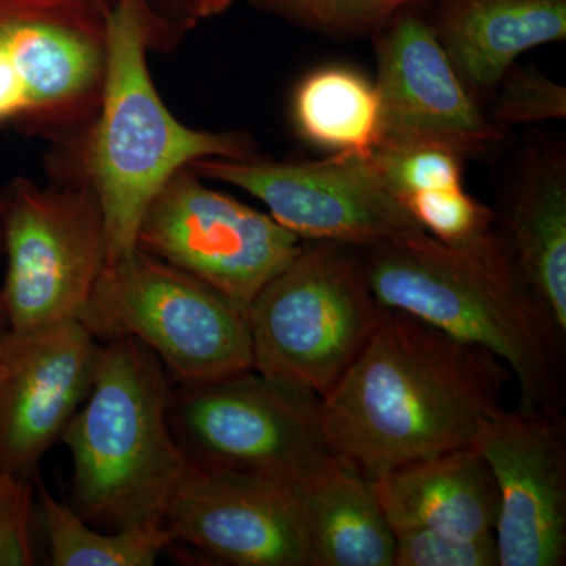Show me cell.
<instances>
[{
	"instance_id": "cell-13",
	"label": "cell",
	"mask_w": 566,
	"mask_h": 566,
	"mask_svg": "<svg viewBox=\"0 0 566 566\" xmlns=\"http://www.w3.org/2000/svg\"><path fill=\"white\" fill-rule=\"evenodd\" d=\"M163 526L214 565L311 566L301 485L188 463Z\"/></svg>"
},
{
	"instance_id": "cell-9",
	"label": "cell",
	"mask_w": 566,
	"mask_h": 566,
	"mask_svg": "<svg viewBox=\"0 0 566 566\" xmlns=\"http://www.w3.org/2000/svg\"><path fill=\"white\" fill-rule=\"evenodd\" d=\"M303 241L270 214L205 185L191 167L153 199L137 249L172 264L245 312Z\"/></svg>"
},
{
	"instance_id": "cell-32",
	"label": "cell",
	"mask_w": 566,
	"mask_h": 566,
	"mask_svg": "<svg viewBox=\"0 0 566 566\" xmlns=\"http://www.w3.org/2000/svg\"><path fill=\"white\" fill-rule=\"evenodd\" d=\"M87 2H91L93 6L99 7V9L107 11L111 9L114 0H87Z\"/></svg>"
},
{
	"instance_id": "cell-1",
	"label": "cell",
	"mask_w": 566,
	"mask_h": 566,
	"mask_svg": "<svg viewBox=\"0 0 566 566\" xmlns=\"http://www.w3.org/2000/svg\"><path fill=\"white\" fill-rule=\"evenodd\" d=\"M512 371L493 353L382 307L363 352L319 398L335 457L375 480L474 447Z\"/></svg>"
},
{
	"instance_id": "cell-12",
	"label": "cell",
	"mask_w": 566,
	"mask_h": 566,
	"mask_svg": "<svg viewBox=\"0 0 566 566\" xmlns=\"http://www.w3.org/2000/svg\"><path fill=\"white\" fill-rule=\"evenodd\" d=\"M374 40L381 104L376 147L436 145L465 161L501 144V126L483 114L416 7L395 14Z\"/></svg>"
},
{
	"instance_id": "cell-11",
	"label": "cell",
	"mask_w": 566,
	"mask_h": 566,
	"mask_svg": "<svg viewBox=\"0 0 566 566\" xmlns=\"http://www.w3.org/2000/svg\"><path fill=\"white\" fill-rule=\"evenodd\" d=\"M106 13L87 0H0V48L28 96L29 133L63 142L95 118Z\"/></svg>"
},
{
	"instance_id": "cell-22",
	"label": "cell",
	"mask_w": 566,
	"mask_h": 566,
	"mask_svg": "<svg viewBox=\"0 0 566 566\" xmlns=\"http://www.w3.org/2000/svg\"><path fill=\"white\" fill-rule=\"evenodd\" d=\"M308 31L335 39L375 35L401 10L428 0H253Z\"/></svg>"
},
{
	"instance_id": "cell-6",
	"label": "cell",
	"mask_w": 566,
	"mask_h": 566,
	"mask_svg": "<svg viewBox=\"0 0 566 566\" xmlns=\"http://www.w3.org/2000/svg\"><path fill=\"white\" fill-rule=\"evenodd\" d=\"M80 322L98 342L129 337L147 346L175 385L253 368L245 312L207 283L139 249L106 263Z\"/></svg>"
},
{
	"instance_id": "cell-21",
	"label": "cell",
	"mask_w": 566,
	"mask_h": 566,
	"mask_svg": "<svg viewBox=\"0 0 566 566\" xmlns=\"http://www.w3.org/2000/svg\"><path fill=\"white\" fill-rule=\"evenodd\" d=\"M36 512L54 566H153L172 545L164 526L107 532L92 526L70 502L35 482Z\"/></svg>"
},
{
	"instance_id": "cell-14",
	"label": "cell",
	"mask_w": 566,
	"mask_h": 566,
	"mask_svg": "<svg viewBox=\"0 0 566 566\" xmlns=\"http://www.w3.org/2000/svg\"><path fill=\"white\" fill-rule=\"evenodd\" d=\"M499 493V566L566 564L564 411L502 409L475 444Z\"/></svg>"
},
{
	"instance_id": "cell-5",
	"label": "cell",
	"mask_w": 566,
	"mask_h": 566,
	"mask_svg": "<svg viewBox=\"0 0 566 566\" xmlns=\"http://www.w3.org/2000/svg\"><path fill=\"white\" fill-rule=\"evenodd\" d=\"M357 248L303 241L248 308L253 368L322 398L381 316Z\"/></svg>"
},
{
	"instance_id": "cell-26",
	"label": "cell",
	"mask_w": 566,
	"mask_h": 566,
	"mask_svg": "<svg viewBox=\"0 0 566 566\" xmlns=\"http://www.w3.org/2000/svg\"><path fill=\"white\" fill-rule=\"evenodd\" d=\"M394 536V566H499L494 534L461 536L416 527Z\"/></svg>"
},
{
	"instance_id": "cell-7",
	"label": "cell",
	"mask_w": 566,
	"mask_h": 566,
	"mask_svg": "<svg viewBox=\"0 0 566 566\" xmlns=\"http://www.w3.org/2000/svg\"><path fill=\"white\" fill-rule=\"evenodd\" d=\"M170 427L188 463L304 485L335 460L319 397L260 374L175 385Z\"/></svg>"
},
{
	"instance_id": "cell-19",
	"label": "cell",
	"mask_w": 566,
	"mask_h": 566,
	"mask_svg": "<svg viewBox=\"0 0 566 566\" xmlns=\"http://www.w3.org/2000/svg\"><path fill=\"white\" fill-rule=\"evenodd\" d=\"M301 493L311 566H394V531L374 480L335 458Z\"/></svg>"
},
{
	"instance_id": "cell-16",
	"label": "cell",
	"mask_w": 566,
	"mask_h": 566,
	"mask_svg": "<svg viewBox=\"0 0 566 566\" xmlns=\"http://www.w3.org/2000/svg\"><path fill=\"white\" fill-rule=\"evenodd\" d=\"M431 31L476 102L524 52L566 40V0H434Z\"/></svg>"
},
{
	"instance_id": "cell-24",
	"label": "cell",
	"mask_w": 566,
	"mask_h": 566,
	"mask_svg": "<svg viewBox=\"0 0 566 566\" xmlns=\"http://www.w3.org/2000/svg\"><path fill=\"white\" fill-rule=\"evenodd\" d=\"M494 95L490 120L502 129L566 117V88L534 66L513 65Z\"/></svg>"
},
{
	"instance_id": "cell-23",
	"label": "cell",
	"mask_w": 566,
	"mask_h": 566,
	"mask_svg": "<svg viewBox=\"0 0 566 566\" xmlns=\"http://www.w3.org/2000/svg\"><path fill=\"white\" fill-rule=\"evenodd\" d=\"M374 159L387 185L403 202L412 193L463 186L464 159L436 145L376 147Z\"/></svg>"
},
{
	"instance_id": "cell-33",
	"label": "cell",
	"mask_w": 566,
	"mask_h": 566,
	"mask_svg": "<svg viewBox=\"0 0 566 566\" xmlns=\"http://www.w3.org/2000/svg\"><path fill=\"white\" fill-rule=\"evenodd\" d=\"M0 371H2V359H0Z\"/></svg>"
},
{
	"instance_id": "cell-25",
	"label": "cell",
	"mask_w": 566,
	"mask_h": 566,
	"mask_svg": "<svg viewBox=\"0 0 566 566\" xmlns=\"http://www.w3.org/2000/svg\"><path fill=\"white\" fill-rule=\"evenodd\" d=\"M403 205L424 232L449 244L464 243L495 226V212L463 186L412 193Z\"/></svg>"
},
{
	"instance_id": "cell-18",
	"label": "cell",
	"mask_w": 566,
	"mask_h": 566,
	"mask_svg": "<svg viewBox=\"0 0 566 566\" xmlns=\"http://www.w3.org/2000/svg\"><path fill=\"white\" fill-rule=\"evenodd\" d=\"M392 531L431 528L461 536L494 534L499 493L476 447L398 465L374 480Z\"/></svg>"
},
{
	"instance_id": "cell-15",
	"label": "cell",
	"mask_w": 566,
	"mask_h": 566,
	"mask_svg": "<svg viewBox=\"0 0 566 566\" xmlns=\"http://www.w3.org/2000/svg\"><path fill=\"white\" fill-rule=\"evenodd\" d=\"M98 348L80 319L0 338V469L33 479L87 398Z\"/></svg>"
},
{
	"instance_id": "cell-17",
	"label": "cell",
	"mask_w": 566,
	"mask_h": 566,
	"mask_svg": "<svg viewBox=\"0 0 566 566\" xmlns=\"http://www.w3.org/2000/svg\"><path fill=\"white\" fill-rule=\"evenodd\" d=\"M495 221L528 290L566 340L565 153L534 148Z\"/></svg>"
},
{
	"instance_id": "cell-3",
	"label": "cell",
	"mask_w": 566,
	"mask_h": 566,
	"mask_svg": "<svg viewBox=\"0 0 566 566\" xmlns=\"http://www.w3.org/2000/svg\"><path fill=\"white\" fill-rule=\"evenodd\" d=\"M164 46L145 0H114L106 13V73L98 112L63 140L69 172L91 186L106 227L107 263L137 249L145 212L175 174L208 158L253 159L241 132H203L178 120L148 69V51Z\"/></svg>"
},
{
	"instance_id": "cell-20",
	"label": "cell",
	"mask_w": 566,
	"mask_h": 566,
	"mask_svg": "<svg viewBox=\"0 0 566 566\" xmlns=\"http://www.w3.org/2000/svg\"><path fill=\"white\" fill-rule=\"evenodd\" d=\"M292 107L300 136L323 150L368 155L378 144L381 104L375 82L360 71H312L297 85Z\"/></svg>"
},
{
	"instance_id": "cell-10",
	"label": "cell",
	"mask_w": 566,
	"mask_h": 566,
	"mask_svg": "<svg viewBox=\"0 0 566 566\" xmlns=\"http://www.w3.org/2000/svg\"><path fill=\"white\" fill-rule=\"evenodd\" d=\"M191 169L251 193L275 222L304 241L360 248L423 230L387 185L371 153H337L304 163L208 158Z\"/></svg>"
},
{
	"instance_id": "cell-27",
	"label": "cell",
	"mask_w": 566,
	"mask_h": 566,
	"mask_svg": "<svg viewBox=\"0 0 566 566\" xmlns=\"http://www.w3.org/2000/svg\"><path fill=\"white\" fill-rule=\"evenodd\" d=\"M35 482L0 469V566L35 565Z\"/></svg>"
},
{
	"instance_id": "cell-4",
	"label": "cell",
	"mask_w": 566,
	"mask_h": 566,
	"mask_svg": "<svg viewBox=\"0 0 566 566\" xmlns=\"http://www.w3.org/2000/svg\"><path fill=\"white\" fill-rule=\"evenodd\" d=\"M172 389L147 346L99 342L91 390L61 439L73 463L70 504L92 526H163L188 465L170 427Z\"/></svg>"
},
{
	"instance_id": "cell-29",
	"label": "cell",
	"mask_w": 566,
	"mask_h": 566,
	"mask_svg": "<svg viewBox=\"0 0 566 566\" xmlns=\"http://www.w3.org/2000/svg\"><path fill=\"white\" fill-rule=\"evenodd\" d=\"M238 0H189L192 21L210 20L230 9Z\"/></svg>"
},
{
	"instance_id": "cell-2",
	"label": "cell",
	"mask_w": 566,
	"mask_h": 566,
	"mask_svg": "<svg viewBox=\"0 0 566 566\" xmlns=\"http://www.w3.org/2000/svg\"><path fill=\"white\" fill-rule=\"evenodd\" d=\"M357 252L382 307L493 353L516 379L517 408L564 411L565 338L517 271L497 221L464 243L416 230Z\"/></svg>"
},
{
	"instance_id": "cell-30",
	"label": "cell",
	"mask_w": 566,
	"mask_h": 566,
	"mask_svg": "<svg viewBox=\"0 0 566 566\" xmlns=\"http://www.w3.org/2000/svg\"><path fill=\"white\" fill-rule=\"evenodd\" d=\"M145 2H147V6L150 7L153 17H155V6H158L159 9L161 10L172 11L175 20H178V18H180L182 25L193 24L191 13H189V0H145ZM164 43H166V40H164Z\"/></svg>"
},
{
	"instance_id": "cell-28",
	"label": "cell",
	"mask_w": 566,
	"mask_h": 566,
	"mask_svg": "<svg viewBox=\"0 0 566 566\" xmlns=\"http://www.w3.org/2000/svg\"><path fill=\"white\" fill-rule=\"evenodd\" d=\"M29 103L17 73L11 69L6 52L0 48V125L25 128Z\"/></svg>"
},
{
	"instance_id": "cell-8",
	"label": "cell",
	"mask_w": 566,
	"mask_h": 566,
	"mask_svg": "<svg viewBox=\"0 0 566 566\" xmlns=\"http://www.w3.org/2000/svg\"><path fill=\"white\" fill-rule=\"evenodd\" d=\"M10 333L80 319L107 263L106 227L91 186L74 175L40 186L17 178L0 191Z\"/></svg>"
},
{
	"instance_id": "cell-31",
	"label": "cell",
	"mask_w": 566,
	"mask_h": 566,
	"mask_svg": "<svg viewBox=\"0 0 566 566\" xmlns=\"http://www.w3.org/2000/svg\"><path fill=\"white\" fill-rule=\"evenodd\" d=\"M0 255H3L2 214H0ZM7 333H9V324H7L6 311H3L2 300H0V338Z\"/></svg>"
}]
</instances>
